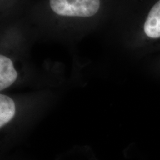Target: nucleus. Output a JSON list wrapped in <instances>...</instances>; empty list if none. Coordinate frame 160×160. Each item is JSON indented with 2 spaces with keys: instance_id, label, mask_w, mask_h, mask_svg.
<instances>
[{
  "instance_id": "1",
  "label": "nucleus",
  "mask_w": 160,
  "mask_h": 160,
  "mask_svg": "<svg viewBox=\"0 0 160 160\" xmlns=\"http://www.w3.org/2000/svg\"><path fill=\"white\" fill-rule=\"evenodd\" d=\"M55 13L63 17H91L100 7V0H50Z\"/></svg>"
},
{
  "instance_id": "3",
  "label": "nucleus",
  "mask_w": 160,
  "mask_h": 160,
  "mask_svg": "<svg viewBox=\"0 0 160 160\" xmlns=\"http://www.w3.org/2000/svg\"><path fill=\"white\" fill-rule=\"evenodd\" d=\"M144 31L149 38H160V0L150 11L144 25Z\"/></svg>"
},
{
  "instance_id": "4",
  "label": "nucleus",
  "mask_w": 160,
  "mask_h": 160,
  "mask_svg": "<svg viewBox=\"0 0 160 160\" xmlns=\"http://www.w3.org/2000/svg\"><path fill=\"white\" fill-rule=\"evenodd\" d=\"M16 107L11 98L5 94L0 95V127L8 123L14 117Z\"/></svg>"
},
{
  "instance_id": "2",
  "label": "nucleus",
  "mask_w": 160,
  "mask_h": 160,
  "mask_svg": "<svg viewBox=\"0 0 160 160\" xmlns=\"http://www.w3.org/2000/svg\"><path fill=\"white\" fill-rule=\"evenodd\" d=\"M17 72L13 62L5 56H0V90L3 91L17 80Z\"/></svg>"
}]
</instances>
